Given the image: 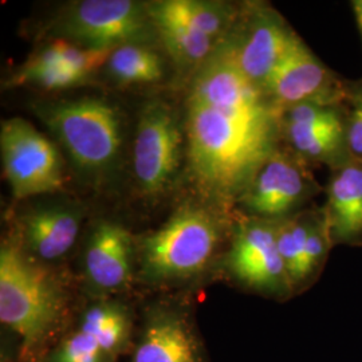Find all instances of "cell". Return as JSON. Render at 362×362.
Returning <instances> with one entry per match:
<instances>
[{
    "label": "cell",
    "instance_id": "1",
    "mask_svg": "<svg viewBox=\"0 0 362 362\" xmlns=\"http://www.w3.org/2000/svg\"><path fill=\"white\" fill-rule=\"evenodd\" d=\"M184 132L191 177L218 209L238 206L260 167L282 143L279 117L231 116L188 101Z\"/></svg>",
    "mask_w": 362,
    "mask_h": 362
},
{
    "label": "cell",
    "instance_id": "2",
    "mask_svg": "<svg viewBox=\"0 0 362 362\" xmlns=\"http://www.w3.org/2000/svg\"><path fill=\"white\" fill-rule=\"evenodd\" d=\"M65 310V293L55 276L16 242H4L0 250V320L19 337L25 356L54 334Z\"/></svg>",
    "mask_w": 362,
    "mask_h": 362
},
{
    "label": "cell",
    "instance_id": "3",
    "mask_svg": "<svg viewBox=\"0 0 362 362\" xmlns=\"http://www.w3.org/2000/svg\"><path fill=\"white\" fill-rule=\"evenodd\" d=\"M218 208L187 204L165 224L141 239L140 267L144 279L167 285L188 281L207 269L226 238V219Z\"/></svg>",
    "mask_w": 362,
    "mask_h": 362
},
{
    "label": "cell",
    "instance_id": "4",
    "mask_svg": "<svg viewBox=\"0 0 362 362\" xmlns=\"http://www.w3.org/2000/svg\"><path fill=\"white\" fill-rule=\"evenodd\" d=\"M35 115L62 144L83 176L104 181L113 175L122 151V117L103 98L38 103Z\"/></svg>",
    "mask_w": 362,
    "mask_h": 362
},
{
    "label": "cell",
    "instance_id": "5",
    "mask_svg": "<svg viewBox=\"0 0 362 362\" xmlns=\"http://www.w3.org/2000/svg\"><path fill=\"white\" fill-rule=\"evenodd\" d=\"M58 38L93 50L148 45L157 37L146 3L82 0L69 6L54 23Z\"/></svg>",
    "mask_w": 362,
    "mask_h": 362
},
{
    "label": "cell",
    "instance_id": "6",
    "mask_svg": "<svg viewBox=\"0 0 362 362\" xmlns=\"http://www.w3.org/2000/svg\"><path fill=\"white\" fill-rule=\"evenodd\" d=\"M297 35L270 4L247 1L240 4L236 21L215 52L231 61L264 91L274 70Z\"/></svg>",
    "mask_w": 362,
    "mask_h": 362
},
{
    "label": "cell",
    "instance_id": "7",
    "mask_svg": "<svg viewBox=\"0 0 362 362\" xmlns=\"http://www.w3.org/2000/svg\"><path fill=\"white\" fill-rule=\"evenodd\" d=\"M324 191L310 164L281 143L260 167L238 206L247 216L285 219L306 209Z\"/></svg>",
    "mask_w": 362,
    "mask_h": 362
},
{
    "label": "cell",
    "instance_id": "8",
    "mask_svg": "<svg viewBox=\"0 0 362 362\" xmlns=\"http://www.w3.org/2000/svg\"><path fill=\"white\" fill-rule=\"evenodd\" d=\"M224 258L226 270L238 285L263 297H294L276 242V220L240 215Z\"/></svg>",
    "mask_w": 362,
    "mask_h": 362
},
{
    "label": "cell",
    "instance_id": "9",
    "mask_svg": "<svg viewBox=\"0 0 362 362\" xmlns=\"http://www.w3.org/2000/svg\"><path fill=\"white\" fill-rule=\"evenodd\" d=\"M0 151L4 177L15 199L52 194L65 184V165L57 146L21 117L1 122Z\"/></svg>",
    "mask_w": 362,
    "mask_h": 362
},
{
    "label": "cell",
    "instance_id": "10",
    "mask_svg": "<svg viewBox=\"0 0 362 362\" xmlns=\"http://www.w3.org/2000/svg\"><path fill=\"white\" fill-rule=\"evenodd\" d=\"M182 134L177 116L169 105L155 100L144 106L133 146V172L145 197L156 199L173 185L184 152Z\"/></svg>",
    "mask_w": 362,
    "mask_h": 362
},
{
    "label": "cell",
    "instance_id": "11",
    "mask_svg": "<svg viewBox=\"0 0 362 362\" xmlns=\"http://www.w3.org/2000/svg\"><path fill=\"white\" fill-rule=\"evenodd\" d=\"M349 79L311 52L297 35L266 85V95L278 112L299 104H345Z\"/></svg>",
    "mask_w": 362,
    "mask_h": 362
},
{
    "label": "cell",
    "instance_id": "12",
    "mask_svg": "<svg viewBox=\"0 0 362 362\" xmlns=\"http://www.w3.org/2000/svg\"><path fill=\"white\" fill-rule=\"evenodd\" d=\"M281 139L299 157L329 169L350 160L345 104H299L279 112Z\"/></svg>",
    "mask_w": 362,
    "mask_h": 362
},
{
    "label": "cell",
    "instance_id": "13",
    "mask_svg": "<svg viewBox=\"0 0 362 362\" xmlns=\"http://www.w3.org/2000/svg\"><path fill=\"white\" fill-rule=\"evenodd\" d=\"M187 101L231 116L258 119L279 117L266 93L218 52L194 71Z\"/></svg>",
    "mask_w": 362,
    "mask_h": 362
},
{
    "label": "cell",
    "instance_id": "14",
    "mask_svg": "<svg viewBox=\"0 0 362 362\" xmlns=\"http://www.w3.org/2000/svg\"><path fill=\"white\" fill-rule=\"evenodd\" d=\"M276 242L293 294L306 291L320 279L334 247L324 208H306L276 220Z\"/></svg>",
    "mask_w": 362,
    "mask_h": 362
},
{
    "label": "cell",
    "instance_id": "15",
    "mask_svg": "<svg viewBox=\"0 0 362 362\" xmlns=\"http://www.w3.org/2000/svg\"><path fill=\"white\" fill-rule=\"evenodd\" d=\"M130 362H204L188 315L167 306L151 311Z\"/></svg>",
    "mask_w": 362,
    "mask_h": 362
},
{
    "label": "cell",
    "instance_id": "16",
    "mask_svg": "<svg viewBox=\"0 0 362 362\" xmlns=\"http://www.w3.org/2000/svg\"><path fill=\"white\" fill-rule=\"evenodd\" d=\"M82 219V208L74 204L34 208L19 220L16 243L35 260H58L76 245Z\"/></svg>",
    "mask_w": 362,
    "mask_h": 362
},
{
    "label": "cell",
    "instance_id": "17",
    "mask_svg": "<svg viewBox=\"0 0 362 362\" xmlns=\"http://www.w3.org/2000/svg\"><path fill=\"white\" fill-rule=\"evenodd\" d=\"M133 239L116 221L103 220L93 230L85 250V276L97 293H113L132 279Z\"/></svg>",
    "mask_w": 362,
    "mask_h": 362
},
{
    "label": "cell",
    "instance_id": "18",
    "mask_svg": "<svg viewBox=\"0 0 362 362\" xmlns=\"http://www.w3.org/2000/svg\"><path fill=\"white\" fill-rule=\"evenodd\" d=\"M322 206L333 245L362 247V161L329 169Z\"/></svg>",
    "mask_w": 362,
    "mask_h": 362
},
{
    "label": "cell",
    "instance_id": "19",
    "mask_svg": "<svg viewBox=\"0 0 362 362\" xmlns=\"http://www.w3.org/2000/svg\"><path fill=\"white\" fill-rule=\"evenodd\" d=\"M157 37L181 70H197L218 47V43L169 11L164 0L146 3Z\"/></svg>",
    "mask_w": 362,
    "mask_h": 362
},
{
    "label": "cell",
    "instance_id": "20",
    "mask_svg": "<svg viewBox=\"0 0 362 362\" xmlns=\"http://www.w3.org/2000/svg\"><path fill=\"white\" fill-rule=\"evenodd\" d=\"M78 327L97 338L103 348L117 360L129 344L132 320L122 303L101 300L86 309Z\"/></svg>",
    "mask_w": 362,
    "mask_h": 362
},
{
    "label": "cell",
    "instance_id": "21",
    "mask_svg": "<svg viewBox=\"0 0 362 362\" xmlns=\"http://www.w3.org/2000/svg\"><path fill=\"white\" fill-rule=\"evenodd\" d=\"M169 11L219 45L238 18L240 4L202 0H164Z\"/></svg>",
    "mask_w": 362,
    "mask_h": 362
},
{
    "label": "cell",
    "instance_id": "22",
    "mask_svg": "<svg viewBox=\"0 0 362 362\" xmlns=\"http://www.w3.org/2000/svg\"><path fill=\"white\" fill-rule=\"evenodd\" d=\"M110 77L122 85L156 83L164 76L161 57L146 45H127L115 49L106 64Z\"/></svg>",
    "mask_w": 362,
    "mask_h": 362
},
{
    "label": "cell",
    "instance_id": "23",
    "mask_svg": "<svg viewBox=\"0 0 362 362\" xmlns=\"http://www.w3.org/2000/svg\"><path fill=\"white\" fill-rule=\"evenodd\" d=\"M112 52L113 50L86 49L65 39L57 38L33 55L31 59L45 64L69 66L90 77L98 69L106 66Z\"/></svg>",
    "mask_w": 362,
    "mask_h": 362
},
{
    "label": "cell",
    "instance_id": "24",
    "mask_svg": "<svg viewBox=\"0 0 362 362\" xmlns=\"http://www.w3.org/2000/svg\"><path fill=\"white\" fill-rule=\"evenodd\" d=\"M89 76L71 67L27 59L11 79L13 85H27L45 90H61L82 85Z\"/></svg>",
    "mask_w": 362,
    "mask_h": 362
},
{
    "label": "cell",
    "instance_id": "25",
    "mask_svg": "<svg viewBox=\"0 0 362 362\" xmlns=\"http://www.w3.org/2000/svg\"><path fill=\"white\" fill-rule=\"evenodd\" d=\"M97 338L78 327L40 362H116Z\"/></svg>",
    "mask_w": 362,
    "mask_h": 362
},
{
    "label": "cell",
    "instance_id": "26",
    "mask_svg": "<svg viewBox=\"0 0 362 362\" xmlns=\"http://www.w3.org/2000/svg\"><path fill=\"white\" fill-rule=\"evenodd\" d=\"M346 107V146L350 160L362 161V78L349 79Z\"/></svg>",
    "mask_w": 362,
    "mask_h": 362
},
{
    "label": "cell",
    "instance_id": "27",
    "mask_svg": "<svg viewBox=\"0 0 362 362\" xmlns=\"http://www.w3.org/2000/svg\"><path fill=\"white\" fill-rule=\"evenodd\" d=\"M350 6H351V10L354 13V19H356L357 28H358V33L361 35L362 40V0H353L350 3Z\"/></svg>",
    "mask_w": 362,
    "mask_h": 362
}]
</instances>
